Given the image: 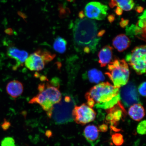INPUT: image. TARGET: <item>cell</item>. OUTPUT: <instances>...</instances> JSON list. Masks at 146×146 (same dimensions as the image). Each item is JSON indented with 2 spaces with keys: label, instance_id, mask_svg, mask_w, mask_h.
<instances>
[{
  "label": "cell",
  "instance_id": "obj_2",
  "mask_svg": "<svg viewBox=\"0 0 146 146\" xmlns=\"http://www.w3.org/2000/svg\"><path fill=\"white\" fill-rule=\"evenodd\" d=\"M88 105L91 108L108 109L119 102V89L109 82H102L92 88L85 94Z\"/></svg>",
  "mask_w": 146,
  "mask_h": 146
},
{
  "label": "cell",
  "instance_id": "obj_29",
  "mask_svg": "<svg viewBox=\"0 0 146 146\" xmlns=\"http://www.w3.org/2000/svg\"><path fill=\"white\" fill-rule=\"evenodd\" d=\"M99 128L100 131L102 132H105L107 131L108 127L107 125L104 124V125H100Z\"/></svg>",
  "mask_w": 146,
  "mask_h": 146
},
{
  "label": "cell",
  "instance_id": "obj_26",
  "mask_svg": "<svg viewBox=\"0 0 146 146\" xmlns=\"http://www.w3.org/2000/svg\"><path fill=\"white\" fill-rule=\"evenodd\" d=\"M11 126V123L10 122L7 121L6 119L4 120L3 123L1 125L2 128L4 131H7L10 128Z\"/></svg>",
  "mask_w": 146,
  "mask_h": 146
},
{
  "label": "cell",
  "instance_id": "obj_10",
  "mask_svg": "<svg viewBox=\"0 0 146 146\" xmlns=\"http://www.w3.org/2000/svg\"><path fill=\"white\" fill-rule=\"evenodd\" d=\"M108 9L107 5L98 2H91L85 7V15L90 19L101 21L104 19L107 15Z\"/></svg>",
  "mask_w": 146,
  "mask_h": 146
},
{
  "label": "cell",
  "instance_id": "obj_16",
  "mask_svg": "<svg viewBox=\"0 0 146 146\" xmlns=\"http://www.w3.org/2000/svg\"><path fill=\"white\" fill-rule=\"evenodd\" d=\"M128 113L132 119L136 121H139L145 116V109L141 104H134L129 108Z\"/></svg>",
  "mask_w": 146,
  "mask_h": 146
},
{
  "label": "cell",
  "instance_id": "obj_23",
  "mask_svg": "<svg viewBox=\"0 0 146 146\" xmlns=\"http://www.w3.org/2000/svg\"><path fill=\"white\" fill-rule=\"evenodd\" d=\"M146 122L145 120L142 121L138 124L137 127V132L138 134L141 135L145 134L146 131Z\"/></svg>",
  "mask_w": 146,
  "mask_h": 146
},
{
  "label": "cell",
  "instance_id": "obj_25",
  "mask_svg": "<svg viewBox=\"0 0 146 146\" xmlns=\"http://www.w3.org/2000/svg\"><path fill=\"white\" fill-rule=\"evenodd\" d=\"M136 25L143 30H146V18L139 19Z\"/></svg>",
  "mask_w": 146,
  "mask_h": 146
},
{
  "label": "cell",
  "instance_id": "obj_12",
  "mask_svg": "<svg viewBox=\"0 0 146 146\" xmlns=\"http://www.w3.org/2000/svg\"><path fill=\"white\" fill-rule=\"evenodd\" d=\"M23 84L17 80L9 82L6 86L7 93L13 98H17L21 96L23 92Z\"/></svg>",
  "mask_w": 146,
  "mask_h": 146
},
{
  "label": "cell",
  "instance_id": "obj_17",
  "mask_svg": "<svg viewBox=\"0 0 146 146\" xmlns=\"http://www.w3.org/2000/svg\"><path fill=\"white\" fill-rule=\"evenodd\" d=\"M84 135L87 141L90 143H93L98 140L99 137V131L95 125H89L85 128Z\"/></svg>",
  "mask_w": 146,
  "mask_h": 146
},
{
  "label": "cell",
  "instance_id": "obj_28",
  "mask_svg": "<svg viewBox=\"0 0 146 146\" xmlns=\"http://www.w3.org/2000/svg\"><path fill=\"white\" fill-rule=\"evenodd\" d=\"M115 12L117 15H121L123 13V10L120 8V7L117 6L115 9Z\"/></svg>",
  "mask_w": 146,
  "mask_h": 146
},
{
  "label": "cell",
  "instance_id": "obj_7",
  "mask_svg": "<svg viewBox=\"0 0 146 146\" xmlns=\"http://www.w3.org/2000/svg\"><path fill=\"white\" fill-rule=\"evenodd\" d=\"M126 60L129 64L138 75L145 74L146 72V46H137L130 53L127 54Z\"/></svg>",
  "mask_w": 146,
  "mask_h": 146
},
{
  "label": "cell",
  "instance_id": "obj_31",
  "mask_svg": "<svg viewBox=\"0 0 146 146\" xmlns=\"http://www.w3.org/2000/svg\"><path fill=\"white\" fill-rule=\"evenodd\" d=\"M108 19L110 23H112L113 22L115 19V16L114 14L110 15L108 17Z\"/></svg>",
  "mask_w": 146,
  "mask_h": 146
},
{
  "label": "cell",
  "instance_id": "obj_18",
  "mask_svg": "<svg viewBox=\"0 0 146 146\" xmlns=\"http://www.w3.org/2000/svg\"><path fill=\"white\" fill-rule=\"evenodd\" d=\"M109 5L111 8L117 6L125 11L132 10L135 5L133 0H110Z\"/></svg>",
  "mask_w": 146,
  "mask_h": 146
},
{
  "label": "cell",
  "instance_id": "obj_14",
  "mask_svg": "<svg viewBox=\"0 0 146 146\" xmlns=\"http://www.w3.org/2000/svg\"><path fill=\"white\" fill-rule=\"evenodd\" d=\"M113 48L109 45L105 46L100 51L98 54L99 63L100 66L104 67L110 62L112 59Z\"/></svg>",
  "mask_w": 146,
  "mask_h": 146
},
{
  "label": "cell",
  "instance_id": "obj_19",
  "mask_svg": "<svg viewBox=\"0 0 146 146\" xmlns=\"http://www.w3.org/2000/svg\"><path fill=\"white\" fill-rule=\"evenodd\" d=\"M87 77L92 83H98L103 81L105 78L101 71L96 69H92L87 72Z\"/></svg>",
  "mask_w": 146,
  "mask_h": 146
},
{
  "label": "cell",
  "instance_id": "obj_32",
  "mask_svg": "<svg viewBox=\"0 0 146 146\" xmlns=\"http://www.w3.org/2000/svg\"><path fill=\"white\" fill-rule=\"evenodd\" d=\"M85 15L83 11H81L78 14V17L80 18V19H83V18L85 17Z\"/></svg>",
  "mask_w": 146,
  "mask_h": 146
},
{
  "label": "cell",
  "instance_id": "obj_33",
  "mask_svg": "<svg viewBox=\"0 0 146 146\" xmlns=\"http://www.w3.org/2000/svg\"><path fill=\"white\" fill-rule=\"evenodd\" d=\"M46 135L48 138H50V137L52 135V133L51 131L50 130H48L46 131Z\"/></svg>",
  "mask_w": 146,
  "mask_h": 146
},
{
  "label": "cell",
  "instance_id": "obj_6",
  "mask_svg": "<svg viewBox=\"0 0 146 146\" xmlns=\"http://www.w3.org/2000/svg\"><path fill=\"white\" fill-rule=\"evenodd\" d=\"M56 55L46 50H38L28 56L25 61V66L29 70L40 71L55 57Z\"/></svg>",
  "mask_w": 146,
  "mask_h": 146
},
{
  "label": "cell",
  "instance_id": "obj_34",
  "mask_svg": "<svg viewBox=\"0 0 146 146\" xmlns=\"http://www.w3.org/2000/svg\"><path fill=\"white\" fill-rule=\"evenodd\" d=\"M146 10H145L144 11L143 14L141 16H140V17H139V19H142V18H146Z\"/></svg>",
  "mask_w": 146,
  "mask_h": 146
},
{
  "label": "cell",
  "instance_id": "obj_35",
  "mask_svg": "<svg viewBox=\"0 0 146 146\" xmlns=\"http://www.w3.org/2000/svg\"><path fill=\"white\" fill-rule=\"evenodd\" d=\"M12 30L10 29H9L5 30V33L9 34L11 33Z\"/></svg>",
  "mask_w": 146,
  "mask_h": 146
},
{
  "label": "cell",
  "instance_id": "obj_11",
  "mask_svg": "<svg viewBox=\"0 0 146 146\" xmlns=\"http://www.w3.org/2000/svg\"><path fill=\"white\" fill-rule=\"evenodd\" d=\"M7 54L9 57L16 61V64L14 67V70L22 65L28 56V53L26 51L20 50L14 46L9 47Z\"/></svg>",
  "mask_w": 146,
  "mask_h": 146
},
{
  "label": "cell",
  "instance_id": "obj_4",
  "mask_svg": "<svg viewBox=\"0 0 146 146\" xmlns=\"http://www.w3.org/2000/svg\"><path fill=\"white\" fill-rule=\"evenodd\" d=\"M108 72L105 74L114 86L119 88L128 83L130 72L128 65L125 60L116 58L108 64Z\"/></svg>",
  "mask_w": 146,
  "mask_h": 146
},
{
  "label": "cell",
  "instance_id": "obj_21",
  "mask_svg": "<svg viewBox=\"0 0 146 146\" xmlns=\"http://www.w3.org/2000/svg\"><path fill=\"white\" fill-rule=\"evenodd\" d=\"M112 139L114 145L117 146L122 145L124 142L123 136L119 133H116L113 135Z\"/></svg>",
  "mask_w": 146,
  "mask_h": 146
},
{
  "label": "cell",
  "instance_id": "obj_15",
  "mask_svg": "<svg viewBox=\"0 0 146 146\" xmlns=\"http://www.w3.org/2000/svg\"><path fill=\"white\" fill-rule=\"evenodd\" d=\"M119 107L115 106L114 108H111L109 110L106 119L110 122L112 125L116 124L119 121L123 115V111L122 110L123 108L119 103Z\"/></svg>",
  "mask_w": 146,
  "mask_h": 146
},
{
  "label": "cell",
  "instance_id": "obj_1",
  "mask_svg": "<svg viewBox=\"0 0 146 146\" xmlns=\"http://www.w3.org/2000/svg\"><path fill=\"white\" fill-rule=\"evenodd\" d=\"M97 24L94 20L87 18L78 19L73 27L74 40L76 48L79 52L94 53L105 30L98 32Z\"/></svg>",
  "mask_w": 146,
  "mask_h": 146
},
{
  "label": "cell",
  "instance_id": "obj_27",
  "mask_svg": "<svg viewBox=\"0 0 146 146\" xmlns=\"http://www.w3.org/2000/svg\"><path fill=\"white\" fill-rule=\"evenodd\" d=\"M129 23V21L127 19H124L122 18L121 21L120 23V25L121 27L124 28Z\"/></svg>",
  "mask_w": 146,
  "mask_h": 146
},
{
  "label": "cell",
  "instance_id": "obj_5",
  "mask_svg": "<svg viewBox=\"0 0 146 146\" xmlns=\"http://www.w3.org/2000/svg\"><path fill=\"white\" fill-rule=\"evenodd\" d=\"M75 103L70 96L64 97L59 103L54 105L51 118L56 124H62L72 121V111Z\"/></svg>",
  "mask_w": 146,
  "mask_h": 146
},
{
  "label": "cell",
  "instance_id": "obj_30",
  "mask_svg": "<svg viewBox=\"0 0 146 146\" xmlns=\"http://www.w3.org/2000/svg\"><path fill=\"white\" fill-rule=\"evenodd\" d=\"M135 10L138 13H141L143 11L144 8L141 6H137L135 8Z\"/></svg>",
  "mask_w": 146,
  "mask_h": 146
},
{
  "label": "cell",
  "instance_id": "obj_20",
  "mask_svg": "<svg viewBox=\"0 0 146 146\" xmlns=\"http://www.w3.org/2000/svg\"><path fill=\"white\" fill-rule=\"evenodd\" d=\"M67 42L64 38L59 36L55 40L53 45L55 50L59 53L63 54L66 50Z\"/></svg>",
  "mask_w": 146,
  "mask_h": 146
},
{
  "label": "cell",
  "instance_id": "obj_3",
  "mask_svg": "<svg viewBox=\"0 0 146 146\" xmlns=\"http://www.w3.org/2000/svg\"><path fill=\"white\" fill-rule=\"evenodd\" d=\"M59 87V84L55 80L46 84H40L38 87L39 93L30 100L29 103L39 105L50 118L54 105L59 103L62 98Z\"/></svg>",
  "mask_w": 146,
  "mask_h": 146
},
{
  "label": "cell",
  "instance_id": "obj_9",
  "mask_svg": "<svg viewBox=\"0 0 146 146\" xmlns=\"http://www.w3.org/2000/svg\"><path fill=\"white\" fill-rule=\"evenodd\" d=\"M119 90L120 99L126 107H129L139 102L136 86L132 82H129Z\"/></svg>",
  "mask_w": 146,
  "mask_h": 146
},
{
  "label": "cell",
  "instance_id": "obj_8",
  "mask_svg": "<svg viewBox=\"0 0 146 146\" xmlns=\"http://www.w3.org/2000/svg\"><path fill=\"white\" fill-rule=\"evenodd\" d=\"M73 119L78 124L85 125L94 121L96 113L91 107L85 104L75 106L72 111Z\"/></svg>",
  "mask_w": 146,
  "mask_h": 146
},
{
  "label": "cell",
  "instance_id": "obj_24",
  "mask_svg": "<svg viewBox=\"0 0 146 146\" xmlns=\"http://www.w3.org/2000/svg\"><path fill=\"white\" fill-rule=\"evenodd\" d=\"M139 92L143 96H146V82H143L139 85L138 88Z\"/></svg>",
  "mask_w": 146,
  "mask_h": 146
},
{
  "label": "cell",
  "instance_id": "obj_22",
  "mask_svg": "<svg viewBox=\"0 0 146 146\" xmlns=\"http://www.w3.org/2000/svg\"><path fill=\"white\" fill-rule=\"evenodd\" d=\"M1 145V146H16L15 141L12 137H6L2 140Z\"/></svg>",
  "mask_w": 146,
  "mask_h": 146
},
{
  "label": "cell",
  "instance_id": "obj_13",
  "mask_svg": "<svg viewBox=\"0 0 146 146\" xmlns=\"http://www.w3.org/2000/svg\"><path fill=\"white\" fill-rule=\"evenodd\" d=\"M112 44L119 52H123L130 46L131 41L125 35L121 34L116 36L113 39Z\"/></svg>",
  "mask_w": 146,
  "mask_h": 146
}]
</instances>
